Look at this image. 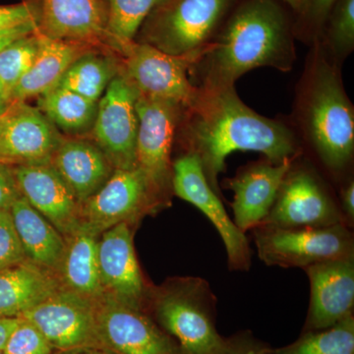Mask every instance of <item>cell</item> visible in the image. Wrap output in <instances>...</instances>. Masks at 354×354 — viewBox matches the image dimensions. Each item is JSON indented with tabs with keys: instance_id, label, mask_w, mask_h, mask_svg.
<instances>
[{
	"instance_id": "9a60e30c",
	"label": "cell",
	"mask_w": 354,
	"mask_h": 354,
	"mask_svg": "<svg viewBox=\"0 0 354 354\" xmlns=\"http://www.w3.org/2000/svg\"><path fill=\"white\" fill-rule=\"evenodd\" d=\"M39 32L44 36L115 53L109 32L108 0H39Z\"/></svg>"
},
{
	"instance_id": "4fadbf2b",
	"label": "cell",
	"mask_w": 354,
	"mask_h": 354,
	"mask_svg": "<svg viewBox=\"0 0 354 354\" xmlns=\"http://www.w3.org/2000/svg\"><path fill=\"white\" fill-rule=\"evenodd\" d=\"M172 193L196 207L212 221L225 244L230 269L248 271L252 252L248 239L212 189L196 156L183 153L172 162Z\"/></svg>"
},
{
	"instance_id": "d4e9b609",
	"label": "cell",
	"mask_w": 354,
	"mask_h": 354,
	"mask_svg": "<svg viewBox=\"0 0 354 354\" xmlns=\"http://www.w3.org/2000/svg\"><path fill=\"white\" fill-rule=\"evenodd\" d=\"M26 259L57 274L65 249L64 235L21 196L10 208Z\"/></svg>"
},
{
	"instance_id": "d6986e66",
	"label": "cell",
	"mask_w": 354,
	"mask_h": 354,
	"mask_svg": "<svg viewBox=\"0 0 354 354\" xmlns=\"http://www.w3.org/2000/svg\"><path fill=\"white\" fill-rule=\"evenodd\" d=\"M297 158L274 164L267 158L249 162L225 180L234 191L232 204L234 223L242 232L253 230L264 221L276 201L286 174Z\"/></svg>"
},
{
	"instance_id": "3957f363",
	"label": "cell",
	"mask_w": 354,
	"mask_h": 354,
	"mask_svg": "<svg viewBox=\"0 0 354 354\" xmlns=\"http://www.w3.org/2000/svg\"><path fill=\"white\" fill-rule=\"evenodd\" d=\"M290 122L302 150L308 147L330 174L348 169L354 155L353 104L342 82V64L319 41L310 44Z\"/></svg>"
},
{
	"instance_id": "f35d334b",
	"label": "cell",
	"mask_w": 354,
	"mask_h": 354,
	"mask_svg": "<svg viewBox=\"0 0 354 354\" xmlns=\"http://www.w3.org/2000/svg\"><path fill=\"white\" fill-rule=\"evenodd\" d=\"M342 213L349 221L354 220V183L349 180L341 193Z\"/></svg>"
},
{
	"instance_id": "74e56055",
	"label": "cell",
	"mask_w": 354,
	"mask_h": 354,
	"mask_svg": "<svg viewBox=\"0 0 354 354\" xmlns=\"http://www.w3.org/2000/svg\"><path fill=\"white\" fill-rule=\"evenodd\" d=\"M38 31H39V19L0 29V51L6 48L8 44L15 41L16 39L29 36V35Z\"/></svg>"
},
{
	"instance_id": "484cf974",
	"label": "cell",
	"mask_w": 354,
	"mask_h": 354,
	"mask_svg": "<svg viewBox=\"0 0 354 354\" xmlns=\"http://www.w3.org/2000/svg\"><path fill=\"white\" fill-rule=\"evenodd\" d=\"M120 68L118 55L92 48L70 65L57 86L99 102L114 77L120 73Z\"/></svg>"
},
{
	"instance_id": "ffe728a7",
	"label": "cell",
	"mask_w": 354,
	"mask_h": 354,
	"mask_svg": "<svg viewBox=\"0 0 354 354\" xmlns=\"http://www.w3.org/2000/svg\"><path fill=\"white\" fill-rule=\"evenodd\" d=\"M21 196L64 236L80 225V204L50 164L14 165Z\"/></svg>"
},
{
	"instance_id": "f1b7e54d",
	"label": "cell",
	"mask_w": 354,
	"mask_h": 354,
	"mask_svg": "<svg viewBox=\"0 0 354 354\" xmlns=\"http://www.w3.org/2000/svg\"><path fill=\"white\" fill-rule=\"evenodd\" d=\"M165 0H108L109 32L118 48H123L136 39L137 35L153 9Z\"/></svg>"
},
{
	"instance_id": "f6af8a7d",
	"label": "cell",
	"mask_w": 354,
	"mask_h": 354,
	"mask_svg": "<svg viewBox=\"0 0 354 354\" xmlns=\"http://www.w3.org/2000/svg\"><path fill=\"white\" fill-rule=\"evenodd\" d=\"M0 354H4V353H3V351H0Z\"/></svg>"
},
{
	"instance_id": "9c48e42d",
	"label": "cell",
	"mask_w": 354,
	"mask_h": 354,
	"mask_svg": "<svg viewBox=\"0 0 354 354\" xmlns=\"http://www.w3.org/2000/svg\"><path fill=\"white\" fill-rule=\"evenodd\" d=\"M120 72L139 95L189 106L199 88L189 79L191 65L198 55L176 57L147 44L132 41L120 55Z\"/></svg>"
},
{
	"instance_id": "1f68e13d",
	"label": "cell",
	"mask_w": 354,
	"mask_h": 354,
	"mask_svg": "<svg viewBox=\"0 0 354 354\" xmlns=\"http://www.w3.org/2000/svg\"><path fill=\"white\" fill-rule=\"evenodd\" d=\"M337 0H309L304 12L297 16L295 22L297 38L311 44L319 41L324 26Z\"/></svg>"
},
{
	"instance_id": "277c9868",
	"label": "cell",
	"mask_w": 354,
	"mask_h": 354,
	"mask_svg": "<svg viewBox=\"0 0 354 354\" xmlns=\"http://www.w3.org/2000/svg\"><path fill=\"white\" fill-rule=\"evenodd\" d=\"M149 298L158 327L184 354H216L225 346L216 327V297L206 279H176L152 295L149 291Z\"/></svg>"
},
{
	"instance_id": "d6a6232c",
	"label": "cell",
	"mask_w": 354,
	"mask_h": 354,
	"mask_svg": "<svg viewBox=\"0 0 354 354\" xmlns=\"http://www.w3.org/2000/svg\"><path fill=\"white\" fill-rule=\"evenodd\" d=\"M2 351L4 354H53L55 349L32 323L21 318Z\"/></svg>"
},
{
	"instance_id": "44dd1931",
	"label": "cell",
	"mask_w": 354,
	"mask_h": 354,
	"mask_svg": "<svg viewBox=\"0 0 354 354\" xmlns=\"http://www.w3.org/2000/svg\"><path fill=\"white\" fill-rule=\"evenodd\" d=\"M50 165L80 205L101 189L115 169L95 142L79 137H64Z\"/></svg>"
},
{
	"instance_id": "ac0fdd59",
	"label": "cell",
	"mask_w": 354,
	"mask_h": 354,
	"mask_svg": "<svg viewBox=\"0 0 354 354\" xmlns=\"http://www.w3.org/2000/svg\"><path fill=\"white\" fill-rule=\"evenodd\" d=\"M310 305L304 332L327 329L353 314L354 258L305 268Z\"/></svg>"
},
{
	"instance_id": "7c38bea8",
	"label": "cell",
	"mask_w": 354,
	"mask_h": 354,
	"mask_svg": "<svg viewBox=\"0 0 354 354\" xmlns=\"http://www.w3.org/2000/svg\"><path fill=\"white\" fill-rule=\"evenodd\" d=\"M138 97L136 88L120 72L97 102V116L91 133L95 145L114 169L136 167Z\"/></svg>"
},
{
	"instance_id": "5bb4252c",
	"label": "cell",
	"mask_w": 354,
	"mask_h": 354,
	"mask_svg": "<svg viewBox=\"0 0 354 354\" xmlns=\"http://www.w3.org/2000/svg\"><path fill=\"white\" fill-rule=\"evenodd\" d=\"M97 334L104 351L114 354H184L145 312L106 297L95 302Z\"/></svg>"
},
{
	"instance_id": "603a6c76",
	"label": "cell",
	"mask_w": 354,
	"mask_h": 354,
	"mask_svg": "<svg viewBox=\"0 0 354 354\" xmlns=\"http://www.w3.org/2000/svg\"><path fill=\"white\" fill-rule=\"evenodd\" d=\"M64 239V253L57 272L60 283L91 301H99L104 297L97 260L100 236L79 227Z\"/></svg>"
},
{
	"instance_id": "ba28073f",
	"label": "cell",
	"mask_w": 354,
	"mask_h": 354,
	"mask_svg": "<svg viewBox=\"0 0 354 354\" xmlns=\"http://www.w3.org/2000/svg\"><path fill=\"white\" fill-rule=\"evenodd\" d=\"M299 158L291 165L271 211L261 225L298 228L344 223V216L323 179L311 165L299 162Z\"/></svg>"
},
{
	"instance_id": "8d00e7d4",
	"label": "cell",
	"mask_w": 354,
	"mask_h": 354,
	"mask_svg": "<svg viewBox=\"0 0 354 354\" xmlns=\"http://www.w3.org/2000/svg\"><path fill=\"white\" fill-rule=\"evenodd\" d=\"M20 197L14 165L0 160V209H10Z\"/></svg>"
},
{
	"instance_id": "4dcf8cb0",
	"label": "cell",
	"mask_w": 354,
	"mask_h": 354,
	"mask_svg": "<svg viewBox=\"0 0 354 354\" xmlns=\"http://www.w3.org/2000/svg\"><path fill=\"white\" fill-rule=\"evenodd\" d=\"M39 48L41 32L38 31L16 39L0 51V85L9 102L13 88L32 66Z\"/></svg>"
},
{
	"instance_id": "5b68a950",
	"label": "cell",
	"mask_w": 354,
	"mask_h": 354,
	"mask_svg": "<svg viewBox=\"0 0 354 354\" xmlns=\"http://www.w3.org/2000/svg\"><path fill=\"white\" fill-rule=\"evenodd\" d=\"M239 1L165 0L148 16L135 41L176 57H199Z\"/></svg>"
},
{
	"instance_id": "7402d4cb",
	"label": "cell",
	"mask_w": 354,
	"mask_h": 354,
	"mask_svg": "<svg viewBox=\"0 0 354 354\" xmlns=\"http://www.w3.org/2000/svg\"><path fill=\"white\" fill-rule=\"evenodd\" d=\"M62 286L57 274L28 260L0 270V318H21Z\"/></svg>"
},
{
	"instance_id": "83f0119b",
	"label": "cell",
	"mask_w": 354,
	"mask_h": 354,
	"mask_svg": "<svg viewBox=\"0 0 354 354\" xmlns=\"http://www.w3.org/2000/svg\"><path fill=\"white\" fill-rule=\"evenodd\" d=\"M277 354H354V317L349 315L327 329L307 330Z\"/></svg>"
},
{
	"instance_id": "4316f807",
	"label": "cell",
	"mask_w": 354,
	"mask_h": 354,
	"mask_svg": "<svg viewBox=\"0 0 354 354\" xmlns=\"http://www.w3.org/2000/svg\"><path fill=\"white\" fill-rule=\"evenodd\" d=\"M38 109L59 131L79 137L92 132L97 102L69 88L55 86L39 95Z\"/></svg>"
},
{
	"instance_id": "7bdbcfd3",
	"label": "cell",
	"mask_w": 354,
	"mask_h": 354,
	"mask_svg": "<svg viewBox=\"0 0 354 354\" xmlns=\"http://www.w3.org/2000/svg\"><path fill=\"white\" fill-rule=\"evenodd\" d=\"M81 354H104V353H99V351H90V353H81Z\"/></svg>"
},
{
	"instance_id": "8fae6325",
	"label": "cell",
	"mask_w": 354,
	"mask_h": 354,
	"mask_svg": "<svg viewBox=\"0 0 354 354\" xmlns=\"http://www.w3.org/2000/svg\"><path fill=\"white\" fill-rule=\"evenodd\" d=\"M32 323L55 351H104L95 320V302L64 286L21 317Z\"/></svg>"
},
{
	"instance_id": "836d02e7",
	"label": "cell",
	"mask_w": 354,
	"mask_h": 354,
	"mask_svg": "<svg viewBox=\"0 0 354 354\" xmlns=\"http://www.w3.org/2000/svg\"><path fill=\"white\" fill-rule=\"evenodd\" d=\"M26 259L10 209H0V270L11 267Z\"/></svg>"
},
{
	"instance_id": "ab89813d",
	"label": "cell",
	"mask_w": 354,
	"mask_h": 354,
	"mask_svg": "<svg viewBox=\"0 0 354 354\" xmlns=\"http://www.w3.org/2000/svg\"><path fill=\"white\" fill-rule=\"evenodd\" d=\"M20 321L21 318H0V351L3 349L9 335Z\"/></svg>"
},
{
	"instance_id": "d590c367",
	"label": "cell",
	"mask_w": 354,
	"mask_h": 354,
	"mask_svg": "<svg viewBox=\"0 0 354 354\" xmlns=\"http://www.w3.org/2000/svg\"><path fill=\"white\" fill-rule=\"evenodd\" d=\"M216 354H277L276 351L258 341L250 333H241L225 339V346Z\"/></svg>"
},
{
	"instance_id": "f546056e",
	"label": "cell",
	"mask_w": 354,
	"mask_h": 354,
	"mask_svg": "<svg viewBox=\"0 0 354 354\" xmlns=\"http://www.w3.org/2000/svg\"><path fill=\"white\" fill-rule=\"evenodd\" d=\"M319 41L330 57L344 64L354 50V0H337Z\"/></svg>"
},
{
	"instance_id": "ee69618b",
	"label": "cell",
	"mask_w": 354,
	"mask_h": 354,
	"mask_svg": "<svg viewBox=\"0 0 354 354\" xmlns=\"http://www.w3.org/2000/svg\"><path fill=\"white\" fill-rule=\"evenodd\" d=\"M0 160H1V162H4L3 157H2L1 151H0Z\"/></svg>"
},
{
	"instance_id": "2e32d148",
	"label": "cell",
	"mask_w": 354,
	"mask_h": 354,
	"mask_svg": "<svg viewBox=\"0 0 354 354\" xmlns=\"http://www.w3.org/2000/svg\"><path fill=\"white\" fill-rule=\"evenodd\" d=\"M64 136L38 108L12 102L0 116V151L11 165H48Z\"/></svg>"
},
{
	"instance_id": "8992f818",
	"label": "cell",
	"mask_w": 354,
	"mask_h": 354,
	"mask_svg": "<svg viewBox=\"0 0 354 354\" xmlns=\"http://www.w3.org/2000/svg\"><path fill=\"white\" fill-rule=\"evenodd\" d=\"M258 256L267 266L305 268L354 258L353 234L344 223L324 227L253 228Z\"/></svg>"
},
{
	"instance_id": "30bf717a",
	"label": "cell",
	"mask_w": 354,
	"mask_h": 354,
	"mask_svg": "<svg viewBox=\"0 0 354 354\" xmlns=\"http://www.w3.org/2000/svg\"><path fill=\"white\" fill-rule=\"evenodd\" d=\"M160 206L138 167L115 169L101 189L80 205L79 227L100 236L120 223L131 225Z\"/></svg>"
},
{
	"instance_id": "52a82bcc",
	"label": "cell",
	"mask_w": 354,
	"mask_h": 354,
	"mask_svg": "<svg viewBox=\"0 0 354 354\" xmlns=\"http://www.w3.org/2000/svg\"><path fill=\"white\" fill-rule=\"evenodd\" d=\"M183 109L172 102L139 95L136 167L143 172L160 204L172 193L171 151Z\"/></svg>"
},
{
	"instance_id": "b9f144b4",
	"label": "cell",
	"mask_w": 354,
	"mask_h": 354,
	"mask_svg": "<svg viewBox=\"0 0 354 354\" xmlns=\"http://www.w3.org/2000/svg\"><path fill=\"white\" fill-rule=\"evenodd\" d=\"M10 104L11 102H9L8 97H6L3 88H2L1 85H0V116L6 113Z\"/></svg>"
},
{
	"instance_id": "60d3db41",
	"label": "cell",
	"mask_w": 354,
	"mask_h": 354,
	"mask_svg": "<svg viewBox=\"0 0 354 354\" xmlns=\"http://www.w3.org/2000/svg\"><path fill=\"white\" fill-rule=\"evenodd\" d=\"M279 1L290 7L291 10L295 13V15L299 16L306 8L309 0H279Z\"/></svg>"
},
{
	"instance_id": "e575fe53",
	"label": "cell",
	"mask_w": 354,
	"mask_h": 354,
	"mask_svg": "<svg viewBox=\"0 0 354 354\" xmlns=\"http://www.w3.org/2000/svg\"><path fill=\"white\" fill-rule=\"evenodd\" d=\"M39 0H25L13 6H0V29L39 19Z\"/></svg>"
},
{
	"instance_id": "e0dca14e",
	"label": "cell",
	"mask_w": 354,
	"mask_h": 354,
	"mask_svg": "<svg viewBox=\"0 0 354 354\" xmlns=\"http://www.w3.org/2000/svg\"><path fill=\"white\" fill-rule=\"evenodd\" d=\"M97 260L104 295L144 311L149 290L135 253L130 225L120 223L100 235Z\"/></svg>"
},
{
	"instance_id": "cb8c5ba5",
	"label": "cell",
	"mask_w": 354,
	"mask_h": 354,
	"mask_svg": "<svg viewBox=\"0 0 354 354\" xmlns=\"http://www.w3.org/2000/svg\"><path fill=\"white\" fill-rule=\"evenodd\" d=\"M90 46L53 39L41 32V48L32 66L11 93L10 102H27L55 87L70 65Z\"/></svg>"
},
{
	"instance_id": "6da1fadb",
	"label": "cell",
	"mask_w": 354,
	"mask_h": 354,
	"mask_svg": "<svg viewBox=\"0 0 354 354\" xmlns=\"http://www.w3.org/2000/svg\"><path fill=\"white\" fill-rule=\"evenodd\" d=\"M196 156L212 189L221 197L218 176L234 152H257L274 164L304 155L290 120L269 118L246 106L234 86L199 88L183 109L174 143Z\"/></svg>"
},
{
	"instance_id": "7a4b0ae2",
	"label": "cell",
	"mask_w": 354,
	"mask_h": 354,
	"mask_svg": "<svg viewBox=\"0 0 354 354\" xmlns=\"http://www.w3.org/2000/svg\"><path fill=\"white\" fill-rule=\"evenodd\" d=\"M295 22L279 0H239L213 41L191 65L198 88L232 87L247 72H290L297 62Z\"/></svg>"
}]
</instances>
